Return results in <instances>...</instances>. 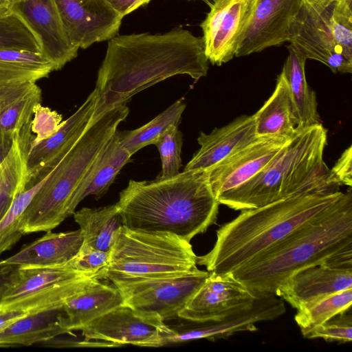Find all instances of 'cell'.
<instances>
[{"mask_svg":"<svg viewBox=\"0 0 352 352\" xmlns=\"http://www.w3.org/2000/svg\"><path fill=\"white\" fill-rule=\"evenodd\" d=\"M129 113L126 104L111 109L89 124L36 193L22 219L23 234L51 231L67 217L74 191L118 125Z\"/></svg>","mask_w":352,"mask_h":352,"instance_id":"8992f818","label":"cell"},{"mask_svg":"<svg viewBox=\"0 0 352 352\" xmlns=\"http://www.w3.org/2000/svg\"><path fill=\"white\" fill-rule=\"evenodd\" d=\"M303 0H258L252 19L235 56L259 52L288 41L291 25Z\"/></svg>","mask_w":352,"mask_h":352,"instance_id":"ac0fdd59","label":"cell"},{"mask_svg":"<svg viewBox=\"0 0 352 352\" xmlns=\"http://www.w3.org/2000/svg\"><path fill=\"white\" fill-rule=\"evenodd\" d=\"M41 102V89L35 82L0 89V131L15 133L31 122Z\"/></svg>","mask_w":352,"mask_h":352,"instance_id":"f1b7e54d","label":"cell"},{"mask_svg":"<svg viewBox=\"0 0 352 352\" xmlns=\"http://www.w3.org/2000/svg\"><path fill=\"white\" fill-rule=\"evenodd\" d=\"M208 62L203 37L181 28L164 34L115 36L109 40L98 70L97 102L90 124L170 77L186 74L199 80L206 76Z\"/></svg>","mask_w":352,"mask_h":352,"instance_id":"6da1fadb","label":"cell"},{"mask_svg":"<svg viewBox=\"0 0 352 352\" xmlns=\"http://www.w3.org/2000/svg\"><path fill=\"white\" fill-rule=\"evenodd\" d=\"M182 142V133L178 126L170 125L155 143L162 162L158 179H168L179 173Z\"/></svg>","mask_w":352,"mask_h":352,"instance_id":"d590c367","label":"cell"},{"mask_svg":"<svg viewBox=\"0 0 352 352\" xmlns=\"http://www.w3.org/2000/svg\"><path fill=\"white\" fill-rule=\"evenodd\" d=\"M288 41L307 59L334 73L352 72V1L327 6L303 0L289 30Z\"/></svg>","mask_w":352,"mask_h":352,"instance_id":"ba28073f","label":"cell"},{"mask_svg":"<svg viewBox=\"0 0 352 352\" xmlns=\"http://www.w3.org/2000/svg\"><path fill=\"white\" fill-rule=\"evenodd\" d=\"M349 250H352V195L232 273L253 292L275 294L277 287L296 272L328 264Z\"/></svg>","mask_w":352,"mask_h":352,"instance_id":"5b68a950","label":"cell"},{"mask_svg":"<svg viewBox=\"0 0 352 352\" xmlns=\"http://www.w3.org/2000/svg\"><path fill=\"white\" fill-rule=\"evenodd\" d=\"M346 192H311L285 197L265 206L241 210L217 231V240L197 264L215 274L232 272L288 237L294 232L341 205Z\"/></svg>","mask_w":352,"mask_h":352,"instance_id":"7a4b0ae2","label":"cell"},{"mask_svg":"<svg viewBox=\"0 0 352 352\" xmlns=\"http://www.w3.org/2000/svg\"><path fill=\"white\" fill-rule=\"evenodd\" d=\"M83 243L80 230L55 233L47 231L42 237L25 245L16 254L0 264L22 267H52L67 263Z\"/></svg>","mask_w":352,"mask_h":352,"instance_id":"603a6c76","label":"cell"},{"mask_svg":"<svg viewBox=\"0 0 352 352\" xmlns=\"http://www.w3.org/2000/svg\"><path fill=\"white\" fill-rule=\"evenodd\" d=\"M208 275L209 272L197 268L182 275L145 280L117 288L123 304L164 321L177 317Z\"/></svg>","mask_w":352,"mask_h":352,"instance_id":"8fae6325","label":"cell"},{"mask_svg":"<svg viewBox=\"0 0 352 352\" xmlns=\"http://www.w3.org/2000/svg\"><path fill=\"white\" fill-rule=\"evenodd\" d=\"M330 180L338 186H352V146H349L342 153L330 170Z\"/></svg>","mask_w":352,"mask_h":352,"instance_id":"ab89813d","label":"cell"},{"mask_svg":"<svg viewBox=\"0 0 352 352\" xmlns=\"http://www.w3.org/2000/svg\"><path fill=\"white\" fill-rule=\"evenodd\" d=\"M186 104L177 100L149 122L134 130L119 132L122 146L133 155L142 148L155 144L158 138L170 126H179Z\"/></svg>","mask_w":352,"mask_h":352,"instance_id":"1f68e13d","label":"cell"},{"mask_svg":"<svg viewBox=\"0 0 352 352\" xmlns=\"http://www.w3.org/2000/svg\"><path fill=\"white\" fill-rule=\"evenodd\" d=\"M286 311L282 299L274 294L260 293L255 301L218 320L202 323L181 330L171 329L164 336V345L206 338L226 339L238 332L256 331V323L274 320Z\"/></svg>","mask_w":352,"mask_h":352,"instance_id":"9a60e30c","label":"cell"},{"mask_svg":"<svg viewBox=\"0 0 352 352\" xmlns=\"http://www.w3.org/2000/svg\"><path fill=\"white\" fill-rule=\"evenodd\" d=\"M96 102L97 93L94 89L77 111L63 122L53 136L29 147L28 175L45 163L54 158L61 160L65 156L90 124Z\"/></svg>","mask_w":352,"mask_h":352,"instance_id":"44dd1931","label":"cell"},{"mask_svg":"<svg viewBox=\"0 0 352 352\" xmlns=\"http://www.w3.org/2000/svg\"><path fill=\"white\" fill-rule=\"evenodd\" d=\"M18 132L12 133L0 131V165L10 152Z\"/></svg>","mask_w":352,"mask_h":352,"instance_id":"b9f144b4","label":"cell"},{"mask_svg":"<svg viewBox=\"0 0 352 352\" xmlns=\"http://www.w3.org/2000/svg\"><path fill=\"white\" fill-rule=\"evenodd\" d=\"M10 10L38 37L42 54L52 63L54 70L60 69L77 56L79 49L66 34L55 0H11Z\"/></svg>","mask_w":352,"mask_h":352,"instance_id":"e0dca14e","label":"cell"},{"mask_svg":"<svg viewBox=\"0 0 352 352\" xmlns=\"http://www.w3.org/2000/svg\"><path fill=\"white\" fill-rule=\"evenodd\" d=\"M253 115L242 116L197 138L199 149L184 170L208 169L256 138Z\"/></svg>","mask_w":352,"mask_h":352,"instance_id":"ffe728a7","label":"cell"},{"mask_svg":"<svg viewBox=\"0 0 352 352\" xmlns=\"http://www.w3.org/2000/svg\"><path fill=\"white\" fill-rule=\"evenodd\" d=\"M82 346L114 347L164 346V337L171 331L159 316L143 314L122 304L89 322L81 330Z\"/></svg>","mask_w":352,"mask_h":352,"instance_id":"30bf717a","label":"cell"},{"mask_svg":"<svg viewBox=\"0 0 352 352\" xmlns=\"http://www.w3.org/2000/svg\"><path fill=\"white\" fill-rule=\"evenodd\" d=\"M73 214L80 226L83 243L110 252L117 234L123 226L117 204L96 208H82Z\"/></svg>","mask_w":352,"mask_h":352,"instance_id":"f546056e","label":"cell"},{"mask_svg":"<svg viewBox=\"0 0 352 352\" xmlns=\"http://www.w3.org/2000/svg\"><path fill=\"white\" fill-rule=\"evenodd\" d=\"M97 276L74 270L67 263L52 267L16 266L3 289L0 313L22 311L28 314L61 308Z\"/></svg>","mask_w":352,"mask_h":352,"instance_id":"9c48e42d","label":"cell"},{"mask_svg":"<svg viewBox=\"0 0 352 352\" xmlns=\"http://www.w3.org/2000/svg\"><path fill=\"white\" fill-rule=\"evenodd\" d=\"M63 117L50 108L38 104L34 111L31 120V131L36 135L32 138L30 146L49 139L60 129L63 124Z\"/></svg>","mask_w":352,"mask_h":352,"instance_id":"f35d334b","label":"cell"},{"mask_svg":"<svg viewBox=\"0 0 352 352\" xmlns=\"http://www.w3.org/2000/svg\"><path fill=\"white\" fill-rule=\"evenodd\" d=\"M203 1H205V0H203Z\"/></svg>","mask_w":352,"mask_h":352,"instance_id":"7dc6e473","label":"cell"},{"mask_svg":"<svg viewBox=\"0 0 352 352\" xmlns=\"http://www.w3.org/2000/svg\"><path fill=\"white\" fill-rule=\"evenodd\" d=\"M116 204L124 227L170 233L188 242L216 222L219 206L207 169L151 182L131 179Z\"/></svg>","mask_w":352,"mask_h":352,"instance_id":"3957f363","label":"cell"},{"mask_svg":"<svg viewBox=\"0 0 352 352\" xmlns=\"http://www.w3.org/2000/svg\"><path fill=\"white\" fill-rule=\"evenodd\" d=\"M61 308L30 314L0 332V347L30 346L69 333L59 324Z\"/></svg>","mask_w":352,"mask_h":352,"instance_id":"83f0119b","label":"cell"},{"mask_svg":"<svg viewBox=\"0 0 352 352\" xmlns=\"http://www.w3.org/2000/svg\"><path fill=\"white\" fill-rule=\"evenodd\" d=\"M259 294L236 279L232 272H209L177 317L193 323L218 320L252 304Z\"/></svg>","mask_w":352,"mask_h":352,"instance_id":"4fadbf2b","label":"cell"},{"mask_svg":"<svg viewBox=\"0 0 352 352\" xmlns=\"http://www.w3.org/2000/svg\"><path fill=\"white\" fill-rule=\"evenodd\" d=\"M110 252L95 249L82 243L77 254L67 263L74 270L106 279Z\"/></svg>","mask_w":352,"mask_h":352,"instance_id":"74e56055","label":"cell"},{"mask_svg":"<svg viewBox=\"0 0 352 352\" xmlns=\"http://www.w3.org/2000/svg\"><path fill=\"white\" fill-rule=\"evenodd\" d=\"M0 49L42 53L41 43L25 21L16 13L0 17Z\"/></svg>","mask_w":352,"mask_h":352,"instance_id":"e575fe53","label":"cell"},{"mask_svg":"<svg viewBox=\"0 0 352 352\" xmlns=\"http://www.w3.org/2000/svg\"><path fill=\"white\" fill-rule=\"evenodd\" d=\"M49 173L39 182L25 184L23 190L16 195L10 208L0 221V254L10 250L24 235L22 230L24 212L47 179Z\"/></svg>","mask_w":352,"mask_h":352,"instance_id":"d6a6232c","label":"cell"},{"mask_svg":"<svg viewBox=\"0 0 352 352\" xmlns=\"http://www.w3.org/2000/svg\"><path fill=\"white\" fill-rule=\"evenodd\" d=\"M30 125L31 122L16 133L10 152L0 165V221L28 179L27 156L32 138Z\"/></svg>","mask_w":352,"mask_h":352,"instance_id":"4316f807","label":"cell"},{"mask_svg":"<svg viewBox=\"0 0 352 352\" xmlns=\"http://www.w3.org/2000/svg\"><path fill=\"white\" fill-rule=\"evenodd\" d=\"M316 2L321 4V5H323V6H327L332 2H334V1H345V0H314ZM347 1H352V0H347Z\"/></svg>","mask_w":352,"mask_h":352,"instance_id":"bcb514c9","label":"cell"},{"mask_svg":"<svg viewBox=\"0 0 352 352\" xmlns=\"http://www.w3.org/2000/svg\"><path fill=\"white\" fill-rule=\"evenodd\" d=\"M122 303V296L115 285L98 280L65 302L58 315L59 324L72 333Z\"/></svg>","mask_w":352,"mask_h":352,"instance_id":"7402d4cb","label":"cell"},{"mask_svg":"<svg viewBox=\"0 0 352 352\" xmlns=\"http://www.w3.org/2000/svg\"><path fill=\"white\" fill-rule=\"evenodd\" d=\"M258 0H213L201 23L205 52L218 66L235 56L237 47L252 19Z\"/></svg>","mask_w":352,"mask_h":352,"instance_id":"7c38bea8","label":"cell"},{"mask_svg":"<svg viewBox=\"0 0 352 352\" xmlns=\"http://www.w3.org/2000/svg\"><path fill=\"white\" fill-rule=\"evenodd\" d=\"M350 288H352V269L321 263L289 276L277 287L275 295L298 310Z\"/></svg>","mask_w":352,"mask_h":352,"instance_id":"d6986e66","label":"cell"},{"mask_svg":"<svg viewBox=\"0 0 352 352\" xmlns=\"http://www.w3.org/2000/svg\"><path fill=\"white\" fill-rule=\"evenodd\" d=\"M351 303L352 288H350L298 309L294 320L302 333L351 309Z\"/></svg>","mask_w":352,"mask_h":352,"instance_id":"836d02e7","label":"cell"},{"mask_svg":"<svg viewBox=\"0 0 352 352\" xmlns=\"http://www.w3.org/2000/svg\"><path fill=\"white\" fill-rule=\"evenodd\" d=\"M288 138L256 137L208 168L209 183L216 198L260 172L276 156Z\"/></svg>","mask_w":352,"mask_h":352,"instance_id":"2e32d148","label":"cell"},{"mask_svg":"<svg viewBox=\"0 0 352 352\" xmlns=\"http://www.w3.org/2000/svg\"><path fill=\"white\" fill-rule=\"evenodd\" d=\"M11 0H0V17L8 15L11 12Z\"/></svg>","mask_w":352,"mask_h":352,"instance_id":"f6af8a7d","label":"cell"},{"mask_svg":"<svg viewBox=\"0 0 352 352\" xmlns=\"http://www.w3.org/2000/svg\"><path fill=\"white\" fill-rule=\"evenodd\" d=\"M327 131L322 124L296 131L260 172L239 186L219 195V204L235 210L259 208L292 195L336 192L324 151Z\"/></svg>","mask_w":352,"mask_h":352,"instance_id":"277c9868","label":"cell"},{"mask_svg":"<svg viewBox=\"0 0 352 352\" xmlns=\"http://www.w3.org/2000/svg\"><path fill=\"white\" fill-rule=\"evenodd\" d=\"M151 0H107L123 17L139 7L147 4Z\"/></svg>","mask_w":352,"mask_h":352,"instance_id":"60d3db41","label":"cell"},{"mask_svg":"<svg viewBox=\"0 0 352 352\" xmlns=\"http://www.w3.org/2000/svg\"><path fill=\"white\" fill-rule=\"evenodd\" d=\"M16 267L14 265L0 264V298L4 286Z\"/></svg>","mask_w":352,"mask_h":352,"instance_id":"ee69618b","label":"cell"},{"mask_svg":"<svg viewBox=\"0 0 352 352\" xmlns=\"http://www.w3.org/2000/svg\"><path fill=\"white\" fill-rule=\"evenodd\" d=\"M287 49L289 55L280 74L288 85L296 110L297 129L322 124L316 93L309 87L305 77L307 58L291 44Z\"/></svg>","mask_w":352,"mask_h":352,"instance_id":"484cf974","label":"cell"},{"mask_svg":"<svg viewBox=\"0 0 352 352\" xmlns=\"http://www.w3.org/2000/svg\"><path fill=\"white\" fill-rule=\"evenodd\" d=\"M302 334L309 339L322 338L326 341H336L340 343L351 342L352 315L351 309L302 332Z\"/></svg>","mask_w":352,"mask_h":352,"instance_id":"8d00e7d4","label":"cell"},{"mask_svg":"<svg viewBox=\"0 0 352 352\" xmlns=\"http://www.w3.org/2000/svg\"><path fill=\"white\" fill-rule=\"evenodd\" d=\"M28 315L22 311H8L0 313V332L19 319Z\"/></svg>","mask_w":352,"mask_h":352,"instance_id":"7bdbcfd3","label":"cell"},{"mask_svg":"<svg viewBox=\"0 0 352 352\" xmlns=\"http://www.w3.org/2000/svg\"><path fill=\"white\" fill-rule=\"evenodd\" d=\"M131 156L120 144L117 130L72 196L67 208V217L74 214L78 204L87 196L101 197Z\"/></svg>","mask_w":352,"mask_h":352,"instance_id":"cb8c5ba5","label":"cell"},{"mask_svg":"<svg viewBox=\"0 0 352 352\" xmlns=\"http://www.w3.org/2000/svg\"><path fill=\"white\" fill-rule=\"evenodd\" d=\"M70 43L86 49L109 41L120 30L123 16L107 0H55Z\"/></svg>","mask_w":352,"mask_h":352,"instance_id":"5bb4252c","label":"cell"},{"mask_svg":"<svg viewBox=\"0 0 352 352\" xmlns=\"http://www.w3.org/2000/svg\"><path fill=\"white\" fill-rule=\"evenodd\" d=\"M190 242L173 234L147 232L122 226L110 251L106 279L116 287L182 275L197 269Z\"/></svg>","mask_w":352,"mask_h":352,"instance_id":"52a82bcc","label":"cell"},{"mask_svg":"<svg viewBox=\"0 0 352 352\" xmlns=\"http://www.w3.org/2000/svg\"><path fill=\"white\" fill-rule=\"evenodd\" d=\"M54 70L42 53L14 49H0V89L35 82L47 77Z\"/></svg>","mask_w":352,"mask_h":352,"instance_id":"4dcf8cb0","label":"cell"},{"mask_svg":"<svg viewBox=\"0 0 352 352\" xmlns=\"http://www.w3.org/2000/svg\"><path fill=\"white\" fill-rule=\"evenodd\" d=\"M257 137L289 138L296 131L298 117L288 85L281 74L274 91L253 115Z\"/></svg>","mask_w":352,"mask_h":352,"instance_id":"d4e9b609","label":"cell"}]
</instances>
